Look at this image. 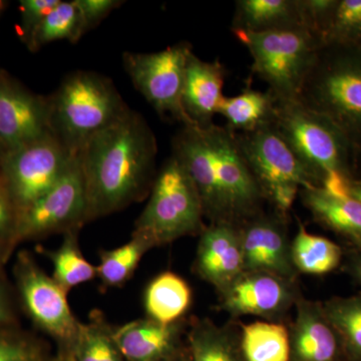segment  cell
<instances>
[{
	"label": "cell",
	"instance_id": "21",
	"mask_svg": "<svg viewBox=\"0 0 361 361\" xmlns=\"http://www.w3.org/2000/svg\"><path fill=\"white\" fill-rule=\"evenodd\" d=\"M299 27H304V25L298 0L236 1L232 32L262 33Z\"/></svg>",
	"mask_w": 361,
	"mask_h": 361
},
{
	"label": "cell",
	"instance_id": "5",
	"mask_svg": "<svg viewBox=\"0 0 361 361\" xmlns=\"http://www.w3.org/2000/svg\"><path fill=\"white\" fill-rule=\"evenodd\" d=\"M273 126L317 187L327 176L356 179L360 154L334 123L298 99H277Z\"/></svg>",
	"mask_w": 361,
	"mask_h": 361
},
{
	"label": "cell",
	"instance_id": "47",
	"mask_svg": "<svg viewBox=\"0 0 361 361\" xmlns=\"http://www.w3.org/2000/svg\"><path fill=\"white\" fill-rule=\"evenodd\" d=\"M358 361H361V360H358Z\"/></svg>",
	"mask_w": 361,
	"mask_h": 361
},
{
	"label": "cell",
	"instance_id": "22",
	"mask_svg": "<svg viewBox=\"0 0 361 361\" xmlns=\"http://www.w3.org/2000/svg\"><path fill=\"white\" fill-rule=\"evenodd\" d=\"M192 298L193 292L186 280L166 271L154 278L145 290L147 317L166 325L180 322L189 310Z\"/></svg>",
	"mask_w": 361,
	"mask_h": 361
},
{
	"label": "cell",
	"instance_id": "14",
	"mask_svg": "<svg viewBox=\"0 0 361 361\" xmlns=\"http://www.w3.org/2000/svg\"><path fill=\"white\" fill-rule=\"evenodd\" d=\"M245 272H265L290 280L295 275L281 220L260 213L238 225Z\"/></svg>",
	"mask_w": 361,
	"mask_h": 361
},
{
	"label": "cell",
	"instance_id": "29",
	"mask_svg": "<svg viewBox=\"0 0 361 361\" xmlns=\"http://www.w3.org/2000/svg\"><path fill=\"white\" fill-rule=\"evenodd\" d=\"M323 311L343 346L348 361L361 360V292L334 297L322 303Z\"/></svg>",
	"mask_w": 361,
	"mask_h": 361
},
{
	"label": "cell",
	"instance_id": "24",
	"mask_svg": "<svg viewBox=\"0 0 361 361\" xmlns=\"http://www.w3.org/2000/svg\"><path fill=\"white\" fill-rule=\"evenodd\" d=\"M240 348L245 361H290L289 329L281 323H249L242 326Z\"/></svg>",
	"mask_w": 361,
	"mask_h": 361
},
{
	"label": "cell",
	"instance_id": "17",
	"mask_svg": "<svg viewBox=\"0 0 361 361\" xmlns=\"http://www.w3.org/2000/svg\"><path fill=\"white\" fill-rule=\"evenodd\" d=\"M290 334V361H348L322 304L299 301Z\"/></svg>",
	"mask_w": 361,
	"mask_h": 361
},
{
	"label": "cell",
	"instance_id": "9",
	"mask_svg": "<svg viewBox=\"0 0 361 361\" xmlns=\"http://www.w3.org/2000/svg\"><path fill=\"white\" fill-rule=\"evenodd\" d=\"M193 47L180 42L157 52L123 54L125 71L159 116L167 120L191 125L182 106L185 75Z\"/></svg>",
	"mask_w": 361,
	"mask_h": 361
},
{
	"label": "cell",
	"instance_id": "40",
	"mask_svg": "<svg viewBox=\"0 0 361 361\" xmlns=\"http://www.w3.org/2000/svg\"><path fill=\"white\" fill-rule=\"evenodd\" d=\"M349 195L356 200L361 202V180L355 179L351 180L350 188H349Z\"/></svg>",
	"mask_w": 361,
	"mask_h": 361
},
{
	"label": "cell",
	"instance_id": "45",
	"mask_svg": "<svg viewBox=\"0 0 361 361\" xmlns=\"http://www.w3.org/2000/svg\"><path fill=\"white\" fill-rule=\"evenodd\" d=\"M1 7H2V4H1V2H0V9H1Z\"/></svg>",
	"mask_w": 361,
	"mask_h": 361
},
{
	"label": "cell",
	"instance_id": "15",
	"mask_svg": "<svg viewBox=\"0 0 361 361\" xmlns=\"http://www.w3.org/2000/svg\"><path fill=\"white\" fill-rule=\"evenodd\" d=\"M221 293V307L235 317H276L294 301L290 281L265 272H244Z\"/></svg>",
	"mask_w": 361,
	"mask_h": 361
},
{
	"label": "cell",
	"instance_id": "13",
	"mask_svg": "<svg viewBox=\"0 0 361 361\" xmlns=\"http://www.w3.org/2000/svg\"><path fill=\"white\" fill-rule=\"evenodd\" d=\"M51 133L49 99L0 75V148H20Z\"/></svg>",
	"mask_w": 361,
	"mask_h": 361
},
{
	"label": "cell",
	"instance_id": "41",
	"mask_svg": "<svg viewBox=\"0 0 361 361\" xmlns=\"http://www.w3.org/2000/svg\"><path fill=\"white\" fill-rule=\"evenodd\" d=\"M161 361H190L186 346H183V348H180L179 351L174 353V355L169 356V357Z\"/></svg>",
	"mask_w": 361,
	"mask_h": 361
},
{
	"label": "cell",
	"instance_id": "32",
	"mask_svg": "<svg viewBox=\"0 0 361 361\" xmlns=\"http://www.w3.org/2000/svg\"><path fill=\"white\" fill-rule=\"evenodd\" d=\"M361 42V0H337L323 37V45Z\"/></svg>",
	"mask_w": 361,
	"mask_h": 361
},
{
	"label": "cell",
	"instance_id": "43",
	"mask_svg": "<svg viewBox=\"0 0 361 361\" xmlns=\"http://www.w3.org/2000/svg\"><path fill=\"white\" fill-rule=\"evenodd\" d=\"M1 242L0 241V264H1L2 260H4V250H2Z\"/></svg>",
	"mask_w": 361,
	"mask_h": 361
},
{
	"label": "cell",
	"instance_id": "31",
	"mask_svg": "<svg viewBox=\"0 0 361 361\" xmlns=\"http://www.w3.org/2000/svg\"><path fill=\"white\" fill-rule=\"evenodd\" d=\"M84 35L82 18L75 0L61 1L45 16L27 44L30 49L37 51L44 45L58 40H68L71 44H75Z\"/></svg>",
	"mask_w": 361,
	"mask_h": 361
},
{
	"label": "cell",
	"instance_id": "23",
	"mask_svg": "<svg viewBox=\"0 0 361 361\" xmlns=\"http://www.w3.org/2000/svg\"><path fill=\"white\" fill-rule=\"evenodd\" d=\"M275 106L276 97L270 90L247 89L238 96L224 97L218 114L224 116L233 132L248 133L273 123Z\"/></svg>",
	"mask_w": 361,
	"mask_h": 361
},
{
	"label": "cell",
	"instance_id": "7",
	"mask_svg": "<svg viewBox=\"0 0 361 361\" xmlns=\"http://www.w3.org/2000/svg\"><path fill=\"white\" fill-rule=\"evenodd\" d=\"M250 52L252 71L277 99H297L305 78L323 47L304 27L253 33L233 30Z\"/></svg>",
	"mask_w": 361,
	"mask_h": 361
},
{
	"label": "cell",
	"instance_id": "30",
	"mask_svg": "<svg viewBox=\"0 0 361 361\" xmlns=\"http://www.w3.org/2000/svg\"><path fill=\"white\" fill-rule=\"evenodd\" d=\"M149 249L151 247L144 240L132 236L128 243L118 248L99 252L97 277L103 288H116L127 283Z\"/></svg>",
	"mask_w": 361,
	"mask_h": 361
},
{
	"label": "cell",
	"instance_id": "25",
	"mask_svg": "<svg viewBox=\"0 0 361 361\" xmlns=\"http://www.w3.org/2000/svg\"><path fill=\"white\" fill-rule=\"evenodd\" d=\"M190 361H245L239 343L208 319H196L187 332Z\"/></svg>",
	"mask_w": 361,
	"mask_h": 361
},
{
	"label": "cell",
	"instance_id": "2",
	"mask_svg": "<svg viewBox=\"0 0 361 361\" xmlns=\"http://www.w3.org/2000/svg\"><path fill=\"white\" fill-rule=\"evenodd\" d=\"M172 155L193 180L204 216L238 226L260 213L265 198L229 128L183 125L173 137Z\"/></svg>",
	"mask_w": 361,
	"mask_h": 361
},
{
	"label": "cell",
	"instance_id": "4",
	"mask_svg": "<svg viewBox=\"0 0 361 361\" xmlns=\"http://www.w3.org/2000/svg\"><path fill=\"white\" fill-rule=\"evenodd\" d=\"M47 99L49 130L73 154L129 109L110 78L94 71H73Z\"/></svg>",
	"mask_w": 361,
	"mask_h": 361
},
{
	"label": "cell",
	"instance_id": "46",
	"mask_svg": "<svg viewBox=\"0 0 361 361\" xmlns=\"http://www.w3.org/2000/svg\"><path fill=\"white\" fill-rule=\"evenodd\" d=\"M358 47H361V42H360V44H357Z\"/></svg>",
	"mask_w": 361,
	"mask_h": 361
},
{
	"label": "cell",
	"instance_id": "1",
	"mask_svg": "<svg viewBox=\"0 0 361 361\" xmlns=\"http://www.w3.org/2000/svg\"><path fill=\"white\" fill-rule=\"evenodd\" d=\"M157 140L141 114L128 109L78 152L85 191V223L142 201L156 179Z\"/></svg>",
	"mask_w": 361,
	"mask_h": 361
},
{
	"label": "cell",
	"instance_id": "26",
	"mask_svg": "<svg viewBox=\"0 0 361 361\" xmlns=\"http://www.w3.org/2000/svg\"><path fill=\"white\" fill-rule=\"evenodd\" d=\"M292 264L299 272L324 275L341 264L343 252L331 240L311 234L300 226L290 247Z\"/></svg>",
	"mask_w": 361,
	"mask_h": 361
},
{
	"label": "cell",
	"instance_id": "42",
	"mask_svg": "<svg viewBox=\"0 0 361 361\" xmlns=\"http://www.w3.org/2000/svg\"><path fill=\"white\" fill-rule=\"evenodd\" d=\"M49 361H73V358H71L70 351L63 348V350L56 357Z\"/></svg>",
	"mask_w": 361,
	"mask_h": 361
},
{
	"label": "cell",
	"instance_id": "38",
	"mask_svg": "<svg viewBox=\"0 0 361 361\" xmlns=\"http://www.w3.org/2000/svg\"><path fill=\"white\" fill-rule=\"evenodd\" d=\"M346 272L361 285V250L353 249L349 252L345 263Z\"/></svg>",
	"mask_w": 361,
	"mask_h": 361
},
{
	"label": "cell",
	"instance_id": "33",
	"mask_svg": "<svg viewBox=\"0 0 361 361\" xmlns=\"http://www.w3.org/2000/svg\"><path fill=\"white\" fill-rule=\"evenodd\" d=\"M44 353L35 339L0 332V361H44Z\"/></svg>",
	"mask_w": 361,
	"mask_h": 361
},
{
	"label": "cell",
	"instance_id": "8",
	"mask_svg": "<svg viewBox=\"0 0 361 361\" xmlns=\"http://www.w3.org/2000/svg\"><path fill=\"white\" fill-rule=\"evenodd\" d=\"M236 135L261 191L282 215L290 210L299 191L317 187L273 123Z\"/></svg>",
	"mask_w": 361,
	"mask_h": 361
},
{
	"label": "cell",
	"instance_id": "35",
	"mask_svg": "<svg viewBox=\"0 0 361 361\" xmlns=\"http://www.w3.org/2000/svg\"><path fill=\"white\" fill-rule=\"evenodd\" d=\"M61 0H21L20 1L21 25L26 42L32 39L42 21L61 4Z\"/></svg>",
	"mask_w": 361,
	"mask_h": 361
},
{
	"label": "cell",
	"instance_id": "6",
	"mask_svg": "<svg viewBox=\"0 0 361 361\" xmlns=\"http://www.w3.org/2000/svg\"><path fill=\"white\" fill-rule=\"evenodd\" d=\"M203 207L193 180L171 155L156 176L146 208L135 223L132 236L149 247L163 246L204 231Z\"/></svg>",
	"mask_w": 361,
	"mask_h": 361
},
{
	"label": "cell",
	"instance_id": "20",
	"mask_svg": "<svg viewBox=\"0 0 361 361\" xmlns=\"http://www.w3.org/2000/svg\"><path fill=\"white\" fill-rule=\"evenodd\" d=\"M304 206L320 224L341 235L361 250V202L353 197L337 198L319 187L300 191Z\"/></svg>",
	"mask_w": 361,
	"mask_h": 361
},
{
	"label": "cell",
	"instance_id": "27",
	"mask_svg": "<svg viewBox=\"0 0 361 361\" xmlns=\"http://www.w3.org/2000/svg\"><path fill=\"white\" fill-rule=\"evenodd\" d=\"M70 351L73 361H126L114 341L111 325L94 311L89 322H80Z\"/></svg>",
	"mask_w": 361,
	"mask_h": 361
},
{
	"label": "cell",
	"instance_id": "18",
	"mask_svg": "<svg viewBox=\"0 0 361 361\" xmlns=\"http://www.w3.org/2000/svg\"><path fill=\"white\" fill-rule=\"evenodd\" d=\"M184 330V319L166 325L147 317L111 326V334L126 361H161L183 348Z\"/></svg>",
	"mask_w": 361,
	"mask_h": 361
},
{
	"label": "cell",
	"instance_id": "10",
	"mask_svg": "<svg viewBox=\"0 0 361 361\" xmlns=\"http://www.w3.org/2000/svg\"><path fill=\"white\" fill-rule=\"evenodd\" d=\"M75 154L71 153L51 133L1 157V183L20 213L65 174Z\"/></svg>",
	"mask_w": 361,
	"mask_h": 361
},
{
	"label": "cell",
	"instance_id": "36",
	"mask_svg": "<svg viewBox=\"0 0 361 361\" xmlns=\"http://www.w3.org/2000/svg\"><path fill=\"white\" fill-rule=\"evenodd\" d=\"M123 2L118 0H75L82 18L85 35L96 27L114 9L122 6Z\"/></svg>",
	"mask_w": 361,
	"mask_h": 361
},
{
	"label": "cell",
	"instance_id": "44",
	"mask_svg": "<svg viewBox=\"0 0 361 361\" xmlns=\"http://www.w3.org/2000/svg\"><path fill=\"white\" fill-rule=\"evenodd\" d=\"M360 163H361V157L360 158V163H358V167H360Z\"/></svg>",
	"mask_w": 361,
	"mask_h": 361
},
{
	"label": "cell",
	"instance_id": "39",
	"mask_svg": "<svg viewBox=\"0 0 361 361\" xmlns=\"http://www.w3.org/2000/svg\"><path fill=\"white\" fill-rule=\"evenodd\" d=\"M13 312L11 301L4 285L0 283V325H6L13 322Z\"/></svg>",
	"mask_w": 361,
	"mask_h": 361
},
{
	"label": "cell",
	"instance_id": "19",
	"mask_svg": "<svg viewBox=\"0 0 361 361\" xmlns=\"http://www.w3.org/2000/svg\"><path fill=\"white\" fill-rule=\"evenodd\" d=\"M225 68L220 61H206L196 54L190 56L182 94V106L190 123L212 125L224 99Z\"/></svg>",
	"mask_w": 361,
	"mask_h": 361
},
{
	"label": "cell",
	"instance_id": "16",
	"mask_svg": "<svg viewBox=\"0 0 361 361\" xmlns=\"http://www.w3.org/2000/svg\"><path fill=\"white\" fill-rule=\"evenodd\" d=\"M195 270L202 279L224 290L244 271L238 226L213 223L201 233Z\"/></svg>",
	"mask_w": 361,
	"mask_h": 361
},
{
	"label": "cell",
	"instance_id": "11",
	"mask_svg": "<svg viewBox=\"0 0 361 361\" xmlns=\"http://www.w3.org/2000/svg\"><path fill=\"white\" fill-rule=\"evenodd\" d=\"M84 177L78 154L65 174L32 205L18 214L14 240L37 239L80 229L85 224Z\"/></svg>",
	"mask_w": 361,
	"mask_h": 361
},
{
	"label": "cell",
	"instance_id": "3",
	"mask_svg": "<svg viewBox=\"0 0 361 361\" xmlns=\"http://www.w3.org/2000/svg\"><path fill=\"white\" fill-rule=\"evenodd\" d=\"M297 99L334 123L353 144L360 158V47L323 45Z\"/></svg>",
	"mask_w": 361,
	"mask_h": 361
},
{
	"label": "cell",
	"instance_id": "34",
	"mask_svg": "<svg viewBox=\"0 0 361 361\" xmlns=\"http://www.w3.org/2000/svg\"><path fill=\"white\" fill-rule=\"evenodd\" d=\"M337 0H298L304 27L322 42Z\"/></svg>",
	"mask_w": 361,
	"mask_h": 361
},
{
	"label": "cell",
	"instance_id": "28",
	"mask_svg": "<svg viewBox=\"0 0 361 361\" xmlns=\"http://www.w3.org/2000/svg\"><path fill=\"white\" fill-rule=\"evenodd\" d=\"M80 230L66 232L61 246L56 250L44 251L54 266L51 277L68 292L97 277L96 266L90 264L80 251Z\"/></svg>",
	"mask_w": 361,
	"mask_h": 361
},
{
	"label": "cell",
	"instance_id": "37",
	"mask_svg": "<svg viewBox=\"0 0 361 361\" xmlns=\"http://www.w3.org/2000/svg\"><path fill=\"white\" fill-rule=\"evenodd\" d=\"M16 222H18V212L7 195L4 185L0 182V241L6 239L14 240Z\"/></svg>",
	"mask_w": 361,
	"mask_h": 361
},
{
	"label": "cell",
	"instance_id": "12",
	"mask_svg": "<svg viewBox=\"0 0 361 361\" xmlns=\"http://www.w3.org/2000/svg\"><path fill=\"white\" fill-rule=\"evenodd\" d=\"M16 276L21 300L32 322L63 349L70 348L80 322L68 305V292L25 252L18 255Z\"/></svg>",
	"mask_w": 361,
	"mask_h": 361
}]
</instances>
